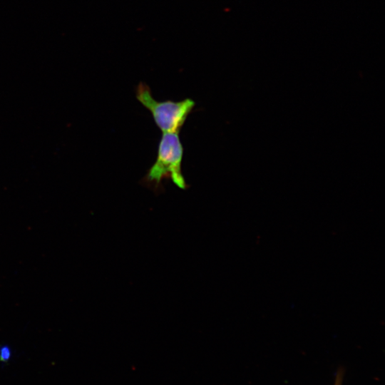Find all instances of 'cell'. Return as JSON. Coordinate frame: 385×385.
I'll list each match as a JSON object with an SVG mask.
<instances>
[{
  "instance_id": "cell-2",
  "label": "cell",
  "mask_w": 385,
  "mask_h": 385,
  "mask_svg": "<svg viewBox=\"0 0 385 385\" xmlns=\"http://www.w3.org/2000/svg\"><path fill=\"white\" fill-rule=\"evenodd\" d=\"M138 101L151 113L156 125L162 133L180 132L188 115L195 106L191 98L180 101H158L152 96L150 88L140 83L136 88Z\"/></svg>"
},
{
  "instance_id": "cell-4",
  "label": "cell",
  "mask_w": 385,
  "mask_h": 385,
  "mask_svg": "<svg viewBox=\"0 0 385 385\" xmlns=\"http://www.w3.org/2000/svg\"><path fill=\"white\" fill-rule=\"evenodd\" d=\"M341 376H338L334 385H341Z\"/></svg>"
},
{
  "instance_id": "cell-3",
  "label": "cell",
  "mask_w": 385,
  "mask_h": 385,
  "mask_svg": "<svg viewBox=\"0 0 385 385\" xmlns=\"http://www.w3.org/2000/svg\"><path fill=\"white\" fill-rule=\"evenodd\" d=\"M11 352L8 346H2L0 349V359L1 361H5L10 359Z\"/></svg>"
},
{
  "instance_id": "cell-1",
  "label": "cell",
  "mask_w": 385,
  "mask_h": 385,
  "mask_svg": "<svg viewBox=\"0 0 385 385\" xmlns=\"http://www.w3.org/2000/svg\"><path fill=\"white\" fill-rule=\"evenodd\" d=\"M179 133H163L159 142L157 158L145 176V182L158 188L165 177L182 190L188 188L182 173L183 146Z\"/></svg>"
}]
</instances>
